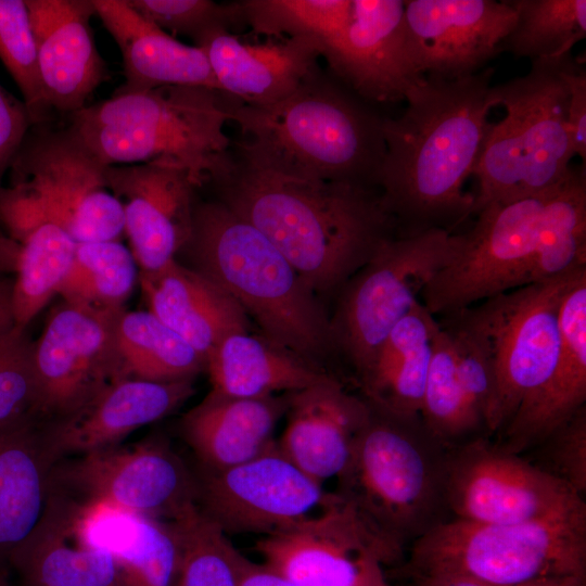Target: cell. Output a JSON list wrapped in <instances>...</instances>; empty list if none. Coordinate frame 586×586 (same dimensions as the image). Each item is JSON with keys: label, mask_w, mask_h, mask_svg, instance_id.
I'll use <instances>...</instances> for the list:
<instances>
[{"label": "cell", "mask_w": 586, "mask_h": 586, "mask_svg": "<svg viewBox=\"0 0 586 586\" xmlns=\"http://www.w3.org/2000/svg\"><path fill=\"white\" fill-rule=\"evenodd\" d=\"M206 183L283 254L316 294L343 288L395 227L371 189L284 175L232 149Z\"/></svg>", "instance_id": "obj_1"}, {"label": "cell", "mask_w": 586, "mask_h": 586, "mask_svg": "<svg viewBox=\"0 0 586 586\" xmlns=\"http://www.w3.org/2000/svg\"><path fill=\"white\" fill-rule=\"evenodd\" d=\"M494 69L457 79H424L406 95L397 118H383L385 154L380 200L403 233L446 229L472 214L464 192L489 129Z\"/></svg>", "instance_id": "obj_2"}, {"label": "cell", "mask_w": 586, "mask_h": 586, "mask_svg": "<svg viewBox=\"0 0 586 586\" xmlns=\"http://www.w3.org/2000/svg\"><path fill=\"white\" fill-rule=\"evenodd\" d=\"M318 69L268 106L234 102L230 120L249 136L237 152L284 175L371 189L385 154L383 118Z\"/></svg>", "instance_id": "obj_3"}, {"label": "cell", "mask_w": 586, "mask_h": 586, "mask_svg": "<svg viewBox=\"0 0 586 586\" xmlns=\"http://www.w3.org/2000/svg\"><path fill=\"white\" fill-rule=\"evenodd\" d=\"M188 267L229 293L270 341L321 367L336 349L317 294L253 225L217 199L195 202Z\"/></svg>", "instance_id": "obj_4"}, {"label": "cell", "mask_w": 586, "mask_h": 586, "mask_svg": "<svg viewBox=\"0 0 586 586\" xmlns=\"http://www.w3.org/2000/svg\"><path fill=\"white\" fill-rule=\"evenodd\" d=\"M234 102L203 87L118 88L68 115L67 127L105 166L174 165L202 187L232 149L225 125Z\"/></svg>", "instance_id": "obj_5"}, {"label": "cell", "mask_w": 586, "mask_h": 586, "mask_svg": "<svg viewBox=\"0 0 586 586\" xmlns=\"http://www.w3.org/2000/svg\"><path fill=\"white\" fill-rule=\"evenodd\" d=\"M449 449L420 416H395L370 406L334 493L403 553L408 544L451 519L446 497Z\"/></svg>", "instance_id": "obj_6"}, {"label": "cell", "mask_w": 586, "mask_h": 586, "mask_svg": "<svg viewBox=\"0 0 586 586\" xmlns=\"http://www.w3.org/2000/svg\"><path fill=\"white\" fill-rule=\"evenodd\" d=\"M572 53L532 61L530 71L492 85L493 106L506 115L489 125L473 175L479 182L472 214L491 203L547 191L566 175L574 157L568 131Z\"/></svg>", "instance_id": "obj_7"}, {"label": "cell", "mask_w": 586, "mask_h": 586, "mask_svg": "<svg viewBox=\"0 0 586 586\" xmlns=\"http://www.w3.org/2000/svg\"><path fill=\"white\" fill-rule=\"evenodd\" d=\"M405 573L413 581L459 576L498 585L586 579V506L514 524L451 518L411 545Z\"/></svg>", "instance_id": "obj_8"}, {"label": "cell", "mask_w": 586, "mask_h": 586, "mask_svg": "<svg viewBox=\"0 0 586 586\" xmlns=\"http://www.w3.org/2000/svg\"><path fill=\"white\" fill-rule=\"evenodd\" d=\"M584 270L509 290L449 316L475 342L493 373L486 432H501L551 373L560 345V304Z\"/></svg>", "instance_id": "obj_9"}, {"label": "cell", "mask_w": 586, "mask_h": 586, "mask_svg": "<svg viewBox=\"0 0 586 586\" xmlns=\"http://www.w3.org/2000/svg\"><path fill=\"white\" fill-rule=\"evenodd\" d=\"M456 246V234L442 228L391 237L345 283L331 326L335 347L348 358L357 378Z\"/></svg>", "instance_id": "obj_10"}, {"label": "cell", "mask_w": 586, "mask_h": 586, "mask_svg": "<svg viewBox=\"0 0 586 586\" xmlns=\"http://www.w3.org/2000/svg\"><path fill=\"white\" fill-rule=\"evenodd\" d=\"M105 168L68 127L47 123L31 126L9 166L11 187L33 194L76 243L118 241L124 233Z\"/></svg>", "instance_id": "obj_11"}, {"label": "cell", "mask_w": 586, "mask_h": 586, "mask_svg": "<svg viewBox=\"0 0 586 586\" xmlns=\"http://www.w3.org/2000/svg\"><path fill=\"white\" fill-rule=\"evenodd\" d=\"M555 188V187H553ZM491 203L473 227L457 235L449 262L421 292L433 315H454L523 285L551 190Z\"/></svg>", "instance_id": "obj_12"}, {"label": "cell", "mask_w": 586, "mask_h": 586, "mask_svg": "<svg viewBox=\"0 0 586 586\" xmlns=\"http://www.w3.org/2000/svg\"><path fill=\"white\" fill-rule=\"evenodd\" d=\"M255 547L295 586H388L384 566L403 558L335 493L317 513Z\"/></svg>", "instance_id": "obj_13"}, {"label": "cell", "mask_w": 586, "mask_h": 586, "mask_svg": "<svg viewBox=\"0 0 586 586\" xmlns=\"http://www.w3.org/2000/svg\"><path fill=\"white\" fill-rule=\"evenodd\" d=\"M446 497L453 519L486 524L536 521L586 506L565 484L484 436L450 447Z\"/></svg>", "instance_id": "obj_14"}, {"label": "cell", "mask_w": 586, "mask_h": 586, "mask_svg": "<svg viewBox=\"0 0 586 586\" xmlns=\"http://www.w3.org/2000/svg\"><path fill=\"white\" fill-rule=\"evenodd\" d=\"M120 310L62 301L34 342L36 419L42 424L66 417L100 392L125 379L116 344Z\"/></svg>", "instance_id": "obj_15"}, {"label": "cell", "mask_w": 586, "mask_h": 586, "mask_svg": "<svg viewBox=\"0 0 586 586\" xmlns=\"http://www.w3.org/2000/svg\"><path fill=\"white\" fill-rule=\"evenodd\" d=\"M54 482L85 502L165 521L196 507L195 475L161 436L88 453L59 469L53 467L50 483Z\"/></svg>", "instance_id": "obj_16"}, {"label": "cell", "mask_w": 586, "mask_h": 586, "mask_svg": "<svg viewBox=\"0 0 586 586\" xmlns=\"http://www.w3.org/2000/svg\"><path fill=\"white\" fill-rule=\"evenodd\" d=\"M199 510L226 535L283 532L319 511L329 493L273 447L222 470L200 469Z\"/></svg>", "instance_id": "obj_17"}, {"label": "cell", "mask_w": 586, "mask_h": 586, "mask_svg": "<svg viewBox=\"0 0 586 586\" xmlns=\"http://www.w3.org/2000/svg\"><path fill=\"white\" fill-rule=\"evenodd\" d=\"M333 76L367 103L405 100L424 76L408 40L403 0H352L347 26L323 47Z\"/></svg>", "instance_id": "obj_18"}, {"label": "cell", "mask_w": 586, "mask_h": 586, "mask_svg": "<svg viewBox=\"0 0 586 586\" xmlns=\"http://www.w3.org/2000/svg\"><path fill=\"white\" fill-rule=\"evenodd\" d=\"M405 21L421 74L449 80L482 71L500 53L515 11L509 0H408Z\"/></svg>", "instance_id": "obj_19"}, {"label": "cell", "mask_w": 586, "mask_h": 586, "mask_svg": "<svg viewBox=\"0 0 586 586\" xmlns=\"http://www.w3.org/2000/svg\"><path fill=\"white\" fill-rule=\"evenodd\" d=\"M105 176L122 207L124 233L140 271L176 259L190 238L200 188L189 171L148 163L106 166Z\"/></svg>", "instance_id": "obj_20"}, {"label": "cell", "mask_w": 586, "mask_h": 586, "mask_svg": "<svg viewBox=\"0 0 586 586\" xmlns=\"http://www.w3.org/2000/svg\"><path fill=\"white\" fill-rule=\"evenodd\" d=\"M193 393V380H118L75 412L40 424L44 450L55 466L68 455L115 447L137 429L177 410Z\"/></svg>", "instance_id": "obj_21"}, {"label": "cell", "mask_w": 586, "mask_h": 586, "mask_svg": "<svg viewBox=\"0 0 586 586\" xmlns=\"http://www.w3.org/2000/svg\"><path fill=\"white\" fill-rule=\"evenodd\" d=\"M46 106L71 115L107 77L90 25L91 0H25Z\"/></svg>", "instance_id": "obj_22"}, {"label": "cell", "mask_w": 586, "mask_h": 586, "mask_svg": "<svg viewBox=\"0 0 586 586\" xmlns=\"http://www.w3.org/2000/svg\"><path fill=\"white\" fill-rule=\"evenodd\" d=\"M560 345L556 365L527 395L501 431L498 444L522 455L571 419L586 400V270L565 292L559 309Z\"/></svg>", "instance_id": "obj_23"}, {"label": "cell", "mask_w": 586, "mask_h": 586, "mask_svg": "<svg viewBox=\"0 0 586 586\" xmlns=\"http://www.w3.org/2000/svg\"><path fill=\"white\" fill-rule=\"evenodd\" d=\"M9 564L24 586H118L113 553L93 542L81 504L51 488L40 519Z\"/></svg>", "instance_id": "obj_24"}, {"label": "cell", "mask_w": 586, "mask_h": 586, "mask_svg": "<svg viewBox=\"0 0 586 586\" xmlns=\"http://www.w3.org/2000/svg\"><path fill=\"white\" fill-rule=\"evenodd\" d=\"M203 49L219 90L249 106H268L292 94L318 69L320 41L276 38L247 42L230 31L209 35L195 44Z\"/></svg>", "instance_id": "obj_25"}, {"label": "cell", "mask_w": 586, "mask_h": 586, "mask_svg": "<svg viewBox=\"0 0 586 586\" xmlns=\"http://www.w3.org/2000/svg\"><path fill=\"white\" fill-rule=\"evenodd\" d=\"M286 425L280 451L322 485L345 467L370 406L347 392L334 377L288 394Z\"/></svg>", "instance_id": "obj_26"}, {"label": "cell", "mask_w": 586, "mask_h": 586, "mask_svg": "<svg viewBox=\"0 0 586 586\" xmlns=\"http://www.w3.org/2000/svg\"><path fill=\"white\" fill-rule=\"evenodd\" d=\"M148 310L184 339L205 360L227 336L249 332L247 315L221 286L173 259L139 271Z\"/></svg>", "instance_id": "obj_27"}, {"label": "cell", "mask_w": 586, "mask_h": 586, "mask_svg": "<svg viewBox=\"0 0 586 586\" xmlns=\"http://www.w3.org/2000/svg\"><path fill=\"white\" fill-rule=\"evenodd\" d=\"M286 410L288 394L245 398L211 391L179 428L201 469L222 470L273 447L275 429Z\"/></svg>", "instance_id": "obj_28"}, {"label": "cell", "mask_w": 586, "mask_h": 586, "mask_svg": "<svg viewBox=\"0 0 586 586\" xmlns=\"http://www.w3.org/2000/svg\"><path fill=\"white\" fill-rule=\"evenodd\" d=\"M91 1L120 49L126 78L120 89L188 86L219 90L202 48L178 41L140 15L127 0Z\"/></svg>", "instance_id": "obj_29"}, {"label": "cell", "mask_w": 586, "mask_h": 586, "mask_svg": "<svg viewBox=\"0 0 586 586\" xmlns=\"http://www.w3.org/2000/svg\"><path fill=\"white\" fill-rule=\"evenodd\" d=\"M438 326L434 315L418 301L392 328L367 371L358 378L362 398L371 407L395 416H420Z\"/></svg>", "instance_id": "obj_30"}, {"label": "cell", "mask_w": 586, "mask_h": 586, "mask_svg": "<svg viewBox=\"0 0 586 586\" xmlns=\"http://www.w3.org/2000/svg\"><path fill=\"white\" fill-rule=\"evenodd\" d=\"M205 370L211 391L245 398L289 394L333 378L322 367L249 332L224 339L206 358Z\"/></svg>", "instance_id": "obj_31"}, {"label": "cell", "mask_w": 586, "mask_h": 586, "mask_svg": "<svg viewBox=\"0 0 586 586\" xmlns=\"http://www.w3.org/2000/svg\"><path fill=\"white\" fill-rule=\"evenodd\" d=\"M53 467L38 422L0 426V571L40 519Z\"/></svg>", "instance_id": "obj_32"}, {"label": "cell", "mask_w": 586, "mask_h": 586, "mask_svg": "<svg viewBox=\"0 0 586 586\" xmlns=\"http://www.w3.org/2000/svg\"><path fill=\"white\" fill-rule=\"evenodd\" d=\"M586 268V171L571 166L545 204L523 285Z\"/></svg>", "instance_id": "obj_33"}, {"label": "cell", "mask_w": 586, "mask_h": 586, "mask_svg": "<svg viewBox=\"0 0 586 586\" xmlns=\"http://www.w3.org/2000/svg\"><path fill=\"white\" fill-rule=\"evenodd\" d=\"M76 244L46 212L15 240L13 311L17 328L26 329L58 294L74 260Z\"/></svg>", "instance_id": "obj_34"}, {"label": "cell", "mask_w": 586, "mask_h": 586, "mask_svg": "<svg viewBox=\"0 0 586 586\" xmlns=\"http://www.w3.org/2000/svg\"><path fill=\"white\" fill-rule=\"evenodd\" d=\"M116 344L125 378L176 382L205 370L204 358L149 310H123Z\"/></svg>", "instance_id": "obj_35"}, {"label": "cell", "mask_w": 586, "mask_h": 586, "mask_svg": "<svg viewBox=\"0 0 586 586\" xmlns=\"http://www.w3.org/2000/svg\"><path fill=\"white\" fill-rule=\"evenodd\" d=\"M137 263L119 241L76 244L72 266L59 288L62 301L95 309H125L139 279Z\"/></svg>", "instance_id": "obj_36"}, {"label": "cell", "mask_w": 586, "mask_h": 586, "mask_svg": "<svg viewBox=\"0 0 586 586\" xmlns=\"http://www.w3.org/2000/svg\"><path fill=\"white\" fill-rule=\"evenodd\" d=\"M111 551L118 586H176L182 552L173 522L127 512Z\"/></svg>", "instance_id": "obj_37"}, {"label": "cell", "mask_w": 586, "mask_h": 586, "mask_svg": "<svg viewBox=\"0 0 586 586\" xmlns=\"http://www.w3.org/2000/svg\"><path fill=\"white\" fill-rule=\"evenodd\" d=\"M515 23L500 52L532 61L561 58L586 37L585 0H509Z\"/></svg>", "instance_id": "obj_38"}, {"label": "cell", "mask_w": 586, "mask_h": 586, "mask_svg": "<svg viewBox=\"0 0 586 586\" xmlns=\"http://www.w3.org/2000/svg\"><path fill=\"white\" fill-rule=\"evenodd\" d=\"M420 418L426 429L448 447L475 437L473 433L483 428L462 392L451 339L441 323L433 335Z\"/></svg>", "instance_id": "obj_39"}, {"label": "cell", "mask_w": 586, "mask_h": 586, "mask_svg": "<svg viewBox=\"0 0 586 586\" xmlns=\"http://www.w3.org/2000/svg\"><path fill=\"white\" fill-rule=\"evenodd\" d=\"M243 24L256 35L307 38L324 47L348 24L352 0H244Z\"/></svg>", "instance_id": "obj_40"}, {"label": "cell", "mask_w": 586, "mask_h": 586, "mask_svg": "<svg viewBox=\"0 0 586 586\" xmlns=\"http://www.w3.org/2000/svg\"><path fill=\"white\" fill-rule=\"evenodd\" d=\"M173 522L181 544L176 586H239L245 557L198 508Z\"/></svg>", "instance_id": "obj_41"}, {"label": "cell", "mask_w": 586, "mask_h": 586, "mask_svg": "<svg viewBox=\"0 0 586 586\" xmlns=\"http://www.w3.org/2000/svg\"><path fill=\"white\" fill-rule=\"evenodd\" d=\"M0 60L18 86L33 124L47 123L50 113L42 95L36 43L25 0H0Z\"/></svg>", "instance_id": "obj_42"}, {"label": "cell", "mask_w": 586, "mask_h": 586, "mask_svg": "<svg viewBox=\"0 0 586 586\" xmlns=\"http://www.w3.org/2000/svg\"><path fill=\"white\" fill-rule=\"evenodd\" d=\"M140 15L161 29L186 35L194 46L212 34L243 23L239 2L211 0H127Z\"/></svg>", "instance_id": "obj_43"}, {"label": "cell", "mask_w": 586, "mask_h": 586, "mask_svg": "<svg viewBox=\"0 0 586 586\" xmlns=\"http://www.w3.org/2000/svg\"><path fill=\"white\" fill-rule=\"evenodd\" d=\"M25 330L16 327L11 343L0 356V426L38 422L34 342Z\"/></svg>", "instance_id": "obj_44"}, {"label": "cell", "mask_w": 586, "mask_h": 586, "mask_svg": "<svg viewBox=\"0 0 586 586\" xmlns=\"http://www.w3.org/2000/svg\"><path fill=\"white\" fill-rule=\"evenodd\" d=\"M534 466L584 498L586 494V407L531 449Z\"/></svg>", "instance_id": "obj_45"}, {"label": "cell", "mask_w": 586, "mask_h": 586, "mask_svg": "<svg viewBox=\"0 0 586 586\" xmlns=\"http://www.w3.org/2000/svg\"><path fill=\"white\" fill-rule=\"evenodd\" d=\"M33 125L23 100L0 86V190L2 177Z\"/></svg>", "instance_id": "obj_46"}, {"label": "cell", "mask_w": 586, "mask_h": 586, "mask_svg": "<svg viewBox=\"0 0 586 586\" xmlns=\"http://www.w3.org/2000/svg\"><path fill=\"white\" fill-rule=\"evenodd\" d=\"M566 79L569 85L568 131L573 156L586 161V71L578 59H572Z\"/></svg>", "instance_id": "obj_47"}, {"label": "cell", "mask_w": 586, "mask_h": 586, "mask_svg": "<svg viewBox=\"0 0 586 586\" xmlns=\"http://www.w3.org/2000/svg\"><path fill=\"white\" fill-rule=\"evenodd\" d=\"M413 582L416 586H586V579L579 578H547L512 585L489 584L459 576H431Z\"/></svg>", "instance_id": "obj_48"}, {"label": "cell", "mask_w": 586, "mask_h": 586, "mask_svg": "<svg viewBox=\"0 0 586 586\" xmlns=\"http://www.w3.org/2000/svg\"><path fill=\"white\" fill-rule=\"evenodd\" d=\"M239 586H295L266 564L245 558Z\"/></svg>", "instance_id": "obj_49"}, {"label": "cell", "mask_w": 586, "mask_h": 586, "mask_svg": "<svg viewBox=\"0 0 586 586\" xmlns=\"http://www.w3.org/2000/svg\"><path fill=\"white\" fill-rule=\"evenodd\" d=\"M13 285L14 279L0 278V332L15 327Z\"/></svg>", "instance_id": "obj_50"}, {"label": "cell", "mask_w": 586, "mask_h": 586, "mask_svg": "<svg viewBox=\"0 0 586 586\" xmlns=\"http://www.w3.org/2000/svg\"><path fill=\"white\" fill-rule=\"evenodd\" d=\"M15 332H16V327L8 331L0 332V356L11 343Z\"/></svg>", "instance_id": "obj_51"}, {"label": "cell", "mask_w": 586, "mask_h": 586, "mask_svg": "<svg viewBox=\"0 0 586 586\" xmlns=\"http://www.w3.org/2000/svg\"><path fill=\"white\" fill-rule=\"evenodd\" d=\"M0 586H12L3 571H0Z\"/></svg>", "instance_id": "obj_52"}, {"label": "cell", "mask_w": 586, "mask_h": 586, "mask_svg": "<svg viewBox=\"0 0 586 586\" xmlns=\"http://www.w3.org/2000/svg\"><path fill=\"white\" fill-rule=\"evenodd\" d=\"M388 586H392V585H388ZM416 586V585H415Z\"/></svg>", "instance_id": "obj_53"}]
</instances>
